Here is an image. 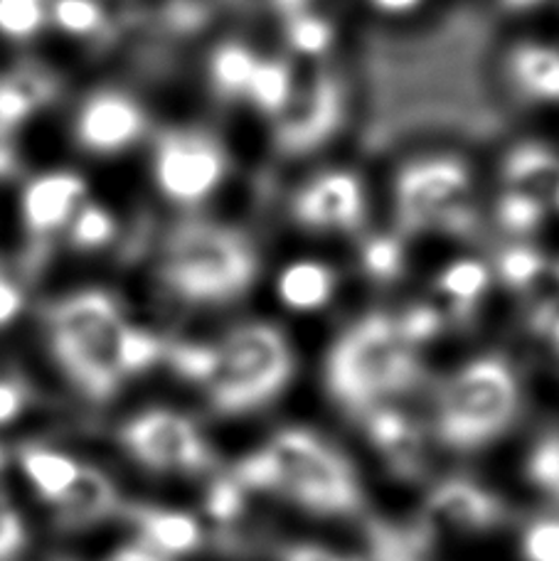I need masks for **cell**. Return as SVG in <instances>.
<instances>
[{
  "instance_id": "6da1fadb",
  "label": "cell",
  "mask_w": 559,
  "mask_h": 561,
  "mask_svg": "<svg viewBox=\"0 0 559 561\" xmlns=\"http://www.w3.org/2000/svg\"><path fill=\"white\" fill-rule=\"evenodd\" d=\"M249 493H266L318 517L363 510L361 478L343 450L308 428H284L229 470Z\"/></svg>"
},
{
  "instance_id": "7a4b0ae2",
  "label": "cell",
  "mask_w": 559,
  "mask_h": 561,
  "mask_svg": "<svg viewBox=\"0 0 559 561\" xmlns=\"http://www.w3.org/2000/svg\"><path fill=\"white\" fill-rule=\"evenodd\" d=\"M424 377L417 347L397 328V318L367 313L338 337L326 363L328 392L347 414L365 416L389 399L407 394Z\"/></svg>"
},
{
  "instance_id": "3957f363",
  "label": "cell",
  "mask_w": 559,
  "mask_h": 561,
  "mask_svg": "<svg viewBox=\"0 0 559 561\" xmlns=\"http://www.w3.org/2000/svg\"><path fill=\"white\" fill-rule=\"evenodd\" d=\"M294 375V350L282 330L244 323L207 345L197 387L219 416L256 412L284 392Z\"/></svg>"
},
{
  "instance_id": "277c9868",
  "label": "cell",
  "mask_w": 559,
  "mask_h": 561,
  "mask_svg": "<svg viewBox=\"0 0 559 561\" xmlns=\"http://www.w3.org/2000/svg\"><path fill=\"white\" fill-rule=\"evenodd\" d=\"M161 280L190 306H219L254 286L259 256L249 239L232 227L187 219L166 239Z\"/></svg>"
},
{
  "instance_id": "5b68a950",
  "label": "cell",
  "mask_w": 559,
  "mask_h": 561,
  "mask_svg": "<svg viewBox=\"0 0 559 561\" xmlns=\"http://www.w3.org/2000/svg\"><path fill=\"white\" fill-rule=\"evenodd\" d=\"M49 325L53 353L67 377L94 402L112 399L126 382L118 345L128 323L118 300L106 290H79L55 306Z\"/></svg>"
},
{
  "instance_id": "8992f818",
  "label": "cell",
  "mask_w": 559,
  "mask_h": 561,
  "mask_svg": "<svg viewBox=\"0 0 559 561\" xmlns=\"http://www.w3.org/2000/svg\"><path fill=\"white\" fill-rule=\"evenodd\" d=\"M521 404L523 389L513 365L495 355L478 357L438 389L434 434L446 448H483L515 424Z\"/></svg>"
},
{
  "instance_id": "52a82bcc",
  "label": "cell",
  "mask_w": 559,
  "mask_h": 561,
  "mask_svg": "<svg viewBox=\"0 0 559 561\" xmlns=\"http://www.w3.org/2000/svg\"><path fill=\"white\" fill-rule=\"evenodd\" d=\"M471 173L456 158H426L407 163L397 175V222L407 234H468L476 227Z\"/></svg>"
},
{
  "instance_id": "ba28073f",
  "label": "cell",
  "mask_w": 559,
  "mask_h": 561,
  "mask_svg": "<svg viewBox=\"0 0 559 561\" xmlns=\"http://www.w3.org/2000/svg\"><path fill=\"white\" fill-rule=\"evenodd\" d=\"M118 440L138 466L153 473L193 476L215 463L199 426L173 409H148L132 416L118 431Z\"/></svg>"
},
{
  "instance_id": "9c48e42d",
  "label": "cell",
  "mask_w": 559,
  "mask_h": 561,
  "mask_svg": "<svg viewBox=\"0 0 559 561\" xmlns=\"http://www.w3.org/2000/svg\"><path fill=\"white\" fill-rule=\"evenodd\" d=\"M229 158L217 138L203 131H166L156 144L153 175L178 205H197L223 185Z\"/></svg>"
},
{
  "instance_id": "30bf717a",
  "label": "cell",
  "mask_w": 559,
  "mask_h": 561,
  "mask_svg": "<svg viewBox=\"0 0 559 561\" xmlns=\"http://www.w3.org/2000/svg\"><path fill=\"white\" fill-rule=\"evenodd\" d=\"M507 519V507L493 490L471 478H444L429 490L422 525L436 542L442 535H486Z\"/></svg>"
},
{
  "instance_id": "8fae6325",
  "label": "cell",
  "mask_w": 559,
  "mask_h": 561,
  "mask_svg": "<svg viewBox=\"0 0 559 561\" xmlns=\"http://www.w3.org/2000/svg\"><path fill=\"white\" fill-rule=\"evenodd\" d=\"M274 140L288 156H304L326 146L345 118L343 87L331 75H318L301 92L292 94V102L278 114Z\"/></svg>"
},
{
  "instance_id": "7c38bea8",
  "label": "cell",
  "mask_w": 559,
  "mask_h": 561,
  "mask_svg": "<svg viewBox=\"0 0 559 561\" xmlns=\"http://www.w3.org/2000/svg\"><path fill=\"white\" fill-rule=\"evenodd\" d=\"M292 215L301 227L318 232H351L365 219V190L347 170H331L298 190Z\"/></svg>"
},
{
  "instance_id": "4fadbf2b",
  "label": "cell",
  "mask_w": 559,
  "mask_h": 561,
  "mask_svg": "<svg viewBox=\"0 0 559 561\" xmlns=\"http://www.w3.org/2000/svg\"><path fill=\"white\" fill-rule=\"evenodd\" d=\"M146 131V114L138 102L122 92L92 94L79 108L75 134L89 153L112 156L136 144Z\"/></svg>"
},
{
  "instance_id": "5bb4252c",
  "label": "cell",
  "mask_w": 559,
  "mask_h": 561,
  "mask_svg": "<svg viewBox=\"0 0 559 561\" xmlns=\"http://www.w3.org/2000/svg\"><path fill=\"white\" fill-rule=\"evenodd\" d=\"M375 450L395 476L417 480L426 470V440L412 416L397 409L379 407L363 416Z\"/></svg>"
},
{
  "instance_id": "9a60e30c",
  "label": "cell",
  "mask_w": 559,
  "mask_h": 561,
  "mask_svg": "<svg viewBox=\"0 0 559 561\" xmlns=\"http://www.w3.org/2000/svg\"><path fill=\"white\" fill-rule=\"evenodd\" d=\"M122 513L134 525L138 545L151 549V552L163 559L193 554L205 542L203 525L193 515L181 513V510L156 505H124Z\"/></svg>"
},
{
  "instance_id": "2e32d148",
  "label": "cell",
  "mask_w": 559,
  "mask_h": 561,
  "mask_svg": "<svg viewBox=\"0 0 559 561\" xmlns=\"http://www.w3.org/2000/svg\"><path fill=\"white\" fill-rule=\"evenodd\" d=\"M84 195V180L75 173H47L33 180L23 193L25 227L37 237L53 234L75 217Z\"/></svg>"
},
{
  "instance_id": "e0dca14e",
  "label": "cell",
  "mask_w": 559,
  "mask_h": 561,
  "mask_svg": "<svg viewBox=\"0 0 559 561\" xmlns=\"http://www.w3.org/2000/svg\"><path fill=\"white\" fill-rule=\"evenodd\" d=\"M53 505L57 513V525L62 529H84L99 525L122 513L124 507L112 478L92 466L79 468L75 483Z\"/></svg>"
},
{
  "instance_id": "ac0fdd59",
  "label": "cell",
  "mask_w": 559,
  "mask_h": 561,
  "mask_svg": "<svg viewBox=\"0 0 559 561\" xmlns=\"http://www.w3.org/2000/svg\"><path fill=\"white\" fill-rule=\"evenodd\" d=\"M338 274L331 266L316 259H304V262L288 264L276 278V294L282 304L298 313L308 310H321L335 296Z\"/></svg>"
},
{
  "instance_id": "d6986e66",
  "label": "cell",
  "mask_w": 559,
  "mask_h": 561,
  "mask_svg": "<svg viewBox=\"0 0 559 561\" xmlns=\"http://www.w3.org/2000/svg\"><path fill=\"white\" fill-rule=\"evenodd\" d=\"M505 183L550 205L559 187V156L540 144H523L511 150L503 165Z\"/></svg>"
},
{
  "instance_id": "ffe728a7",
  "label": "cell",
  "mask_w": 559,
  "mask_h": 561,
  "mask_svg": "<svg viewBox=\"0 0 559 561\" xmlns=\"http://www.w3.org/2000/svg\"><path fill=\"white\" fill-rule=\"evenodd\" d=\"M511 77L533 102H559V49L525 43L511 53Z\"/></svg>"
},
{
  "instance_id": "44dd1931",
  "label": "cell",
  "mask_w": 559,
  "mask_h": 561,
  "mask_svg": "<svg viewBox=\"0 0 559 561\" xmlns=\"http://www.w3.org/2000/svg\"><path fill=\"white\" fill-rule=\"evenodd\" d=\"M367 542H370V561H432L436 545L419 523L395 527L383 519L367 523Z\"/></svg>"
},
{
  "instance_id": "7402d4cb",
  "label": "cell",
  "mask_w": 559,
  "mask_h": 561,
  "mask_svg": "<svg viewBox=\"0 0 559 561\" xmlns=\"http://www.w3.org/2000/svg\"><path fill=\"white\" fill-rule=\"evenodd\" d=\"M488 286H491V272L478 259H458L436 278V290L456 318H471Z\"/></svg>"
},
{
  "instance_id": "603a6c76",
  "label": "cell",
  "mask_w": 559,
  "mask_h": 561,
  "mask_svg": "<svg viewBox=\"0 0 559 561\" xmlns=\"http://www.w3.org/2000/svg\"><path fill=\"white\" fill-rule=\"evenodd\" d=\"M20 463H23L30 483L37 488V493L47 503H57L82 468L75 458L45 446H25L20 450Z\"/></svg>"
},
{
  "instance_id": "cb8c5ba5",
  "label": "cell",
  "mask_w": 559,
  "mask_h": 561,
  "mask_svg": "<svg viewBox=\"0 0 559 561\" xmlns=\"http://www.w3.org/2000/svg\"><path fill=\"white\" fill-rule=\"evenodd\" d=\"M259 57L242 43H223L209 57V79L223 99H239L247 94Z\"/></svg>"
},
{
  "instance_id": "d4e9b609",
  "label": "cell",
  "mask_w": 559,
  "mask_h": 561,
  "mask_svg": "<svg viewBox=\"0 0 559 561\" xmlns=\"http://www.w3.org/2000/svg\"><path fill=\"white\" fill-rule=\"evenodd\" d=\"M294 94V75L292 67L282 59H262L259 57L256 69L247 87V99L259 112L282 114Z\"/></svg>"
},
{
  "instance_id": "484cf974",
  "label": "cell",
  "mask_w": 559,
  "mask_h": 561,
  "mask_svg": "<svg viewBox=\"0 0 559 561\" xmlns=\"http://www.w3.org/2000/svg\"><path fill=\"white\" fill-rule=\"evenodd\" d=\"M495 213H498V222H501L505 232L525 237L543 227L547 205L533 195L521 193V190H507V193L498 199Z\"/></svg>"
},
{
  "instance_id": "4316f807",
  "label": "cell",
  "mask_w": 559,
  "mask_h": 561,
  "mask_svg": "<svg viewBox=\"0 0 559 561\" xmlns=\"http://www.w3.org/2000/svg\"><path fill=\"white\" fill-rule=\"evenodd\" d=\"M527 478L555 503H559V428L547 434L533 446L527 456Z\"/></svg>"
},
{
  "instance_id": "83f0119b",
  "label": "cell",
  "mask_w": 559,
  "mask_h": 561,
  "mask_svg": "<svg viewBox=\"0 0 559 561\" xmlns=\"http://www.w3.org/2000/svg\"><path fill=\"white\" fill-rule=\"evenodd\" d=\"M163 350L166 345L153 333L136 325H126L122 345H118V365H122L124 377L146 373L158 359H163Z\"/></svg>"
},
{
  "instance_id": "f1b7e54d",
  "label": "cell",
  "mask_w": 559,
  "mask_h": 561,
  "mask_svg": "<svg viewBox=\"0 0 559 561\" xmlns=\"http://www.w3.org/2000/svg\"><path fill=\"white\" fill-rule=\"evenodd\" d=\"M47 18V0H0V33L8 37H33L45 27Z\"/></svg>"
},
{
  "instance_id": "f546056e",
  "label": "cell",
  "mask_w": 559,
  "mask_h": 561,
  "mask_svg": "<svg viewBox=\"0 0 559 561\" xmlns=\"http://www.w3.org/2000/svg\"><path fill=\"white\" fill-rule=\"evenodd\" d=\"M49 18L69 35H94L106 23L104 8L99 0H53Z\"/></svg>"
},
{
  "instance_id": "4dcf8cb0",
  "label": "cell",
  "mask_w": 559,
  "mask_h": 561,
  "mask_svg": "<svg viewBox=\"0 0 559 561\" xmlns=\"http://www.w3.org/2000/svg\"><path fill=\"white\" fill-rule=\"evenodd\" d=\"M69 222H72L69 239L77 249H99L114 239V217L102 205H82Z\"/></svg>"
},
{
  "instance_id": "1f68e13d",
  "label": "cell",
  "mask_w": 559,
  "mask_h": 561,
  "mask_svg": "<svg viewBox=\"0 0 559 561\" xmlns=\"http://www.w3.org/2000/svg\"><path fill=\"white\" fill-rule=\"evenodd\" d=\"M363 268L375 280H395L404 268V247L395 237H373L363 247Z\"/></svg>"
},
{
  "instance_id": "d6a6232c",
  "label": "cell",
  "mask_w": 559,
  "mask_h": 561,
  "mask_svg": "<svg viewBox=\"0 0 559 561\" xmlns=\"http://www.w3.org/2000/svg\"><path fill=\"white\" fill-rule=\"evenodd\" d=\"M545 256L525 244L505 249L501 259H498V274H501L505 286L513 288H527L535 284V280L545 274Z\"/></svg>"
},
{
  "instance_id": "836d02e7",
  "label": "cell",
  "mask_w": 559,
  "mask_h": 561,
  "mask_svg": "<svg viewBox=\"0 0 559 561\" xmlns=\"http://www.w3.org/2000/svg\"><path fill=\"white\" fill-rule=\"evenodd\" d=\"M286 35L292 47L301 55H321L333 43L331 23L311 13H304V10L296 15H288Z\"/></svg>"
},
{
  "instance_id": "e575fe53",
  "label": "cell",
  "mask_w": 559,
  "mask_h": 561,
  "mask_svg": "<svg viewBox=\"0 0 559 561\" xmlns=\"http://www.w3.org/2000/svg\"><path fill=\"white\" fill-rule=\"evenodd\" d=\"M525 561H559V519L540 517L525 527L521 537Z\"/></svg>"
},
{
  "instance_id": "d590c367",
  "label": "cell",
  "mask_w": 559,
  "mask_h": 561,
  "mask_svg": "<svg viewBox=\"0 0 559 561\" xmlns=\"http://www.w3.org/2000/svg\"><path fill=\"white\" fill-rule=\"evenodd\" d=\"M397 328L409 345L432 340L444 328V316L434 306H414L397 320Z\"/></svg>"
},
{
  "instance_id": "8d00e7d4",
  "label": "cell",
  "mask_w": 559,
  "mask_h": 561,
  "mask_svg": "<svg viewBox=\"0 0 559 561\" xmlns=\"http://www.w3.org/2000/svg\"><path fill=\"white\" fill-rule=\"evenodd\" d=\"M30 114H35V106L20 92L18 84L8 75L0 79V131L10 134L18 124H23Z\"/></svg>"
},
{
  "instance_id": "74e56055",
  "label": "cell",
  "mask_w": 559,
  "mask_h": 561,
  "mask_svg": "<svg viewBox=\"0 0 559 561\" xmlns=\"http://www.w3.org/2000/svg\"><path fill=\"white\" fill-rule=\"evenodd\" d=\"M25 525L13 507L0 503V561H15L25 549Z\"/></svg>"
},
{
  "instance_id": "f35d334b",
  "label": "cell",
  "mask_w": 559,
  "mask_h": 561,
  "mask_svg": "<svg viewBox=\"0 0 559 561\" xmlns=\"http://www.w3.org/2000/svg\"><path fill=\"white\" fill-rule=\"evenodd\" d=\"M30 392L18 379H0V424L13 421L27 407Z\"/></svg>"
},
{
  "instance_id": "ab89813d",
  "label": "cell",
  "mask_w": 559,
  "mask_h": 561,
  "mask_svg": "<svg viewBox=\"0 0 559 561\" xmlns=\"http://www.w3.org/2000/svg\"><path fill=\"white\" fill-rule=\"evenodd\" d=\"M533 325L537 333H540L547 343L552 345L555 353L559 355V306L557 304H547L543 308L535 310L533 316Z\"/></svg>"
},
{
  "instance_id": "60d3db41",
  "label": "cell",
  "mask_w": 559,
  "mask_h": 561,
  "mask_svg": "<svg viewBox=\"0 0 559 561\" xmlns=\"http://www.w3.org/2000/svg\"><path fill=\"white\" fill-rule=\"evenodd\" d=\"M282 561H357L351 557H343L333 552V549L316 547V545H296L282 552Z\"/></svg>"
},
{
  "instance_id": "b9f144b4",
  "label": "cell",
  "mask_w": 559,
  "mask_h": 561,
  "mask_svg": "<svg viewBox=\"0 0 559 561\" xmlns=\"http://www.w3.org/2000/svg\"><path fill=\"white\" fill-rule=\"evenodd\" d=\"M20 308H23V294L13 280L0 274V325H8L20 313Z\"/></svg>"
},
{
  "instance_id": "7bdbcfd3",
  "label": "cell",
  "mask_w": 559,
  "mask_h": 561,
  "mask_svg": "<svg viewBox=\"0 0 559 561\" xmlns=\"http://www.w3.org/2000/svg\"><path fill=\"white\" fill-rule=\"evenodd\" d=\"M229 3H237V5H264V8H272L276 13H284L288 15H296L301 13L306 0H229Z\"/></svg>"
},
{
  "instance_id": "ee69618b",
  "label": "cell",
  "mask_w": 559,
  "mask_h": 561,
  "mask_svg": "<svg viewBox=\"0 0 559 561\" xmlns=\"http://www.w3.org/2000/svg\"><path fill=\"white\" fill-rule=\"evenodd\" d=\"M109 561H166L163 557H158L151 549H146L141 545H132V547H124L118 549L116 554L109 557Z\"/></svg>"
},
{
  "instance_id": "f6af8a7d",
  "label": "cell",
  "mask_w": 559,
  "mask_h": 561,
  "mask_svg": "<svg viewBox=\"0 0 559 561\" xmlns=\"http://www.w3.org/2000/svg\"><path fill=\"white\" fill-rule=\"evenodd\" d=\"M18 168V156L15 146L10 144V134L0 131V178L10 175Z\"/></svg>"
},
{
  "instance_id": "bcb514c9",
  "label": "cell",
  "mask_w": 559,
  "mask_h": 561,
  "mask_svg": "<svg viewBox=\"0 0 559 561\" xmlns=\"http://www.w3.org/2000/svg\"><path fill=\"white\" fill-rule=\"evenodd\" d=\"M370 3L385 13H404V10L414 8L419 0H370Z\"/></svg>"
},
{
  "instance_id": "7dc6e473",
  "label": "cell",
  "mask_w": 559,
  "mask_h": 561,
  "mask_svg": "<svg viewBox=\"0 0 559 561\" xmlns=\"http://www.w3.org/2000/svg\"><path fill=\"white\" fill-rule=\"evenodd\" d=\"M503 3H505L507 8H513V10H525V8L540 5L543 0H503Z\"/></svg>"
},
{
  "instance_id": "c3c4849f",
  "label": "cell",
  "mask_w": 559,
  "mask_h": 561,
  "mask_svg": "<svg viewBox=\"0 0 559 561\" xmlns=\"http://www.w3.org/2000/svg\"><path fill=\"white\" fill-rule=\"evenodd\" d=\"M5 463H8V454H5V448L0 446V470L5 468Z\"/></svg>"
},
{
  "instance_id": "681fc988",
  "label": "cell",
  "mask_w": 559,
  "mask_h": 561,
  "mask_svg": "<svg viewBox=\"0 0 559 561\" xmlns=\"http://www.w3.org/2000/svg\"><path fill=\"white\" fill-rule=\"evenodd\" d=\"M550 205H555L557 209H559V187H557V193H555V197H552V203Z\"/></svg>"
},
{
  "instance_id": "f907efd6",
  "label": "cell",
  "mask_w": 559,
  "mask_h": 561,
  "mask_svg": "<svg viewBox=\"0 0 559 561\" xmlns=\"http://www.w3.org/2000/svg\"><path fill=\"white\" fill-rule=\"evenodd\" d=\"M555 278H557V280H559V264H557V266H555Z\"/></svg>"
}]
</instances>
